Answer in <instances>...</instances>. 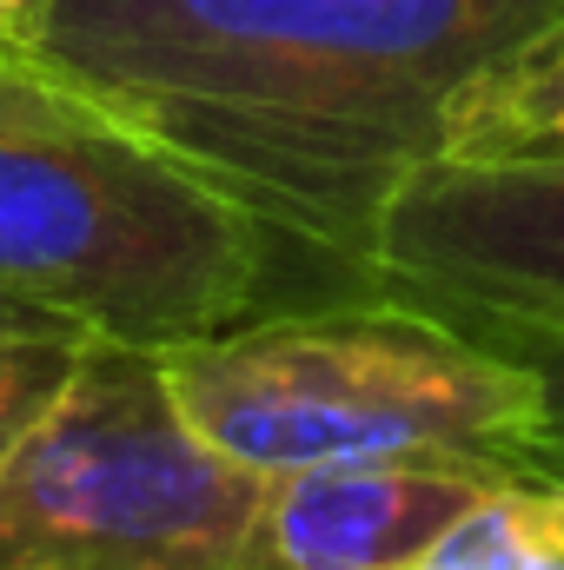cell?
Wrapping results in <instances>:
<instances>
[{"label": "cell", "instance_id": "1", "mask_svg": "<svg viewBox=\"0 0 564 570\" xmlns=\"http://www.w3.org/2000/svg\"><path fill=\"white\" fill-rule=\"evenodd\" d=\"M552 20L564 0H47L13 47L273 239L372 285L392 193L445 153L465 87Z\"/></svg>", "mask_w": 564, "mask_h": 570}, {"label": "cell", "instance_id": "2", "mask_svg": "<svg viewBox=\"0 0 564 570\" xmlns=\"http://www.w3.org/2000/svg\"><path fill=\"white\" fill-rule=\"evenodd\" d=\"M166 379L193 431L260 478L392 458L538 471V379L492 338L392 292L260 312L166 352Z\"/></svg>", "mask_w": 564, "mask_h": 570}, {"label": "cell", "instance_id": "3", "mask_svg": "<svg viewBox=\"0 0 564 570\" xmlns=\"http://www.w3.org/2000/svg\"><path fill=\"white\" fill-rule=\"evenodd\" d=\"M273 239L140 134L74 114L0 134V292L80 338L179 352L266 312Z\"/></svg>", "mask_w": 564, "mask_h": 570}, {"label": "cell", "instance_id": "4", "mask_svg": "<svg viewBox=\"0 0 564 570\" xmlns=\"http://www.w3.org/2000/svg\"><path fill=\"white\" fill-rule=\"evenodd\" d=\"M266 478L206 444L166 358L87 338L0 458V570H240Z\"/></svg>", "mask_w": 564, "mask_h": 570}, {"label": "cell", "instance_id": "5", "mask_svg": "<svg viewBox=\"0 0 564 570\" xmlns=\"http://www.w3.org/2000/svg\"><path fill=\"white\" fill-rule=\"evenodd\" d=\"M366 273L372 292L412 298L478 338L564 325V159L419 166L392 193Z\"/></svg>", "mask_w": 564, "mask_h": 570}, {"label": "cell", "instance_id": "6", "mask_svg": "<svg viewBox=\"0 0 564 570\" xmlns=\"http://www.w3.org/2000/svg\"><path fill=\"white\" fill-rule=\"evenodd\" d=\"M498 478H518V471L478 464V458L280 471L266 478L240 570H406Z\"/></svg>", "mask_w": 564, "mask_h": 570}, {"label": "cell", "instance_id": "7", "mask_svg": "<svg viewBox=\"0 0 564 570\" xmlns=\"http://www.w3.org/2000/svg\"><path fill=\"white\" fill-rule=\"evenodd\" d=\"M438 159H564V20L465 87Z\"/></svg>", "mask_w": 564, "mask_h": 570}, {"label": "cell", "instance_id": "8", "mask_svg": "<svg viewBox=\"0 0 564 570\" xmlns=\"http://www.w3.org/2000/svg\"><path fill=\"white\" fill-rule=\"evenodd\" d=\"M406 570H564V478H498Z\"/></svg>", "mask_w": 564, "mask_h": 570}, {"label": "cell", "instance_id": "9", "mask_svg": "<svg viewBox=\"0 0 564 570\" xmlns=\"http://www.w3.org/2000/svg\"><path fill=\"white\" fill-rule=\"evenodd\" d=\"M87 338H60V345H20V352H0V458L20 444V431L33 425L54 392L67 385L74 358H80Z\"/></svg>", "mask_w": 564, "mask_h": 570}, {"label": "cell", "instance_id": "10", "mask_svg": "<svg viewBox=\"0 0 564 570\" xmlns=\"http://www.w3.org/2000/svg\"><path fill=\"white\" fill-rule=\"evenodd\" d=\"M498 352H512L532 379H538V405H545V425H538V471H558L564 478V325L552 332H518V338H492Z\"/></svg>", "mask_w": 564, "mask_h": 570}, {"label": "cell", "instance_id": "11", "mask_svg": "<svg viewBox=\"0 0 564 570\" xmlns=\"http://www.w3.org/2000/svg\"><path fill=\"white\" fill-rule=\"evenodd\" d=\"M87 114L74 94H60L13 40H0V134H20V127H54V120H74Z\"/></svg>", "mask_w": 564, "mask_h": 570}, {"label": "cell", "instance_id": "12", "mask_svg": "<svg viewBox=\"0 0 564 570\" xmlns=\"http://www.w3.org/2000/svg\"><path fill=\"white\" fill-rule=\"evenodd\" d=\"M60 338H80V332L60 325V318H47L40 305H27V298H13V292H0V352H20V345H60Z\"/></svg>", "mask_w": 564, "mask_h": 570}, {"label": "cell", "instance_id": "13", "mask_svg": "<svg viewBox=\"0 0 564 570\" xmlns=\"http://www.w3.org/2000/svg\"><path fill=\"white\" fill-rule=\"evenodd\" d=\"M40 7H47V0H0V40H20Z\"/></svg>", "mask_w": 564, "mask_h": 570}]
</instances>
